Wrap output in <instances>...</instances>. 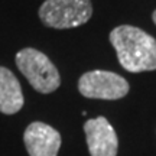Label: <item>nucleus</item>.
<instances>
[{
	"instance_id": "obj_2",
	"label": "nucleus",
	"mask_w": 156,
	"mask_h": 156,
	"mask_svg": "<svg viewBox=\"0 0 156 156\" xmlns=\"http://www.w3.org/2000/svg\"><path fill=\"white\" fill-rule=\"evenodd\" d=\"M17 69L41 94L54 93L61 85V77L54 62L35 48H23L15 58Z\"/></svg>"
},
{
	"instance_id": "obj_1",
	"label": "nucleus",
	"mask_w": 156,
	"mask_h": 156,
	"mask_svg": "<svg viewBox=\"0 0 156 156\" xmlns=\"http://www.w3.org/2000/svg\"><path fill=\"white\" fill-rule=\"evenodd\" d=\"M110 42L119 62L129 73L156 69V39L145 30L122 25L110 32Z\"/></svg>"
},
{
	"instance_id": "obj_3",
	"label": "nucleus",
	"mask_w": 156,
	"mask_h": 156,
	"mask_svg": "<svg viewBox=\"0 0 156 156\" xmlns=\"http://www.w3.org/2000/svg\"><path fill=\"white\" fill-rule=\"evenodd\" d=\"M38 15L41 22L48 28H77L93 16V5L91 0H45Z\"/></svg>"
},
{
	"instance_id": "obj_7",
	"label": "nucleus",
	"mask_w": 156,
	"mask_h": 156,
	"mask_svg": "<svg viewBox=\"0 0 156 156\" xmlns=\"http://www.w3.org/2000/svg\"><path fill=\"white\" fill-rule=\"evenodd\" d=\"M25 97L20 83L9 68L0 67V113L15 114L23 107Z\"/></svg>"
},
{
	"instance_id": "obj_5",
	"label": "nucleus",
	"mask_w": 156,
	"mask_h": 156,
	"mask_svg": "<svg viewBox=\"0 0 156 156\" xmlns=\"http://www.w3.org/2000/svg\"><path fill=\"white\" fill-rule=\"evenodd\" d=\"M87 146L91 156H116L119 140L106 117L90 119L84 124Z\"/></svg>"
},
{
	"instance_id": "obj_4",
	"label": "nucleus",
	"mask_w": 156,
	"mask_h": 156,
	"mask_svg": "<svg viewBox=\"0 0 156 156\" xmlns=\"http://www.w3.org/2000/svg\"><path fill=\"white\" fill-rule=\"evenodd\" d=\"M129 83L116 73L94 69L81 75L78 91L87 98L119 100L129 93Z\"/></svg>"
},
{
	"instance_id": "obj_8",
	"label": "nucleus",
	"mask_w": 156,
	"mask_h": 156,
	"mask_svg": "<svg viewBox=\"0 0 156 156\" xmlns=\"http://www.w3.org/2000/svg\"><path fill=\"white\" fill-rule=\"evenodd\" d=\"M152 19H153V22H155V25H156V10L152 13Z\"/></svg>"
},
{
	"instance_id": "obj_6",
	"label": "nucleus",
	"mask_w": 156,
	"mask_h": 156,
	"mask_svg": "<svg viewBox=\"0 0 156 156\" xmlns=\"http://www.w3.org/2000/svg\"><path fill=\"white\" fill-rule=\"evenodd\" d=\"M29 156H56L61 147V134L42 122L30 123L23 134Z\"/></svg>"
}]
</instances>
